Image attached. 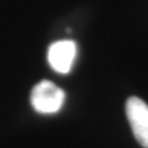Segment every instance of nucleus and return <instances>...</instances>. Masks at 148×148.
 I'll return each instance as SVG.
<instances>
[{"label":"nucleus","mask_w":148,"mask_h":148,"mask_svg":"<svg viewBox=\"0 0 148 148\" xmlns=\"http://www.w3.org/2000/svg\"><path fill=\"white\" fill-rule=\"evenodd\" d=\"M77 55V45L71 40H60L52 42L48 48V63L56 73L67 74L73 67Z\"/></svg>","instance_id":"obj_3"},{"label":"nucleus","mask_w":148,"mask_h":148,"mask_svg":"<svg viewBox=\"0 0 148 148\" xmlns=\"http://www.w3.org/2000/svg\"><path fill=\"white\" fill-rule=\"evenodd\" d=\"M32 107L40 114H55L64 103V92L56 85L44 79L34 85L30 93Z\"/></svg>","instance_id":"obj_1"},{"label":"nucleus","mask_w":148,"mask_h":148,"mask_svg":"<svg viewBox=\"0 0 148 148\" xmlns=\"http://www.w3.org/2000/svg\"><path fill=\"white\" fill-rule=\"evenodd\" d=\"M125 108L134 138L140 145L148 148V104L140 97L132 96L127 99Z\"/></svg>","instance_id":"obj_2"}]
</instances>
